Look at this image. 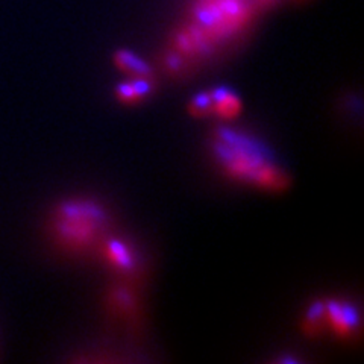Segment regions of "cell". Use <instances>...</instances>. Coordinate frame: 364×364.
<instances>
[{
  "label": "cell",
  "instance_id": "8fae6325",
  "mask_svg": "<svg viewBox=\"0 0 364 364\" xmlns=\"http://www.w3.org/2000/svg\"><path fill=\"white\" fill-rule=\"evenodd\" d=\"M187 112L195 119H207L213 116V99L210 91H199L187 104Z\"/></svg>",
  "mask_w": 364,
  "mask_h": 364
},
{
  "label": "cell",
  "instance_id": "6da1fadb",
  "mask_svg": "<svg viewBox=\"0 0 364 364\" xmlns=\"http://www.w3.org/2000/svg\"><path fill=\"white\" fill-rule=\"evenodd\" d=\"M210 144L213 159L230 179L269 193H284L290 188V175L254 136L219 127L213 132Z\"/></svg>",
  "mask_w": 364,
  "mask_h": 364
},
{
  "label": "cell",
  "instance_id": "ba28073f",
  "mask_svg": "<svg viewBox=\"0 0 364 364\" xmlns=\"http://www.w3.org/2000/svg\"><path fill=\"white\" fill-rule=\"evenodd\" d=\"M112 63L127 77H156L155 67L129 49L114 52Z\"/></svg>",
  "mask_w": 364,
  "mask_h": 364
},
{
  "label": "cell",
  "instance_id": "8992f818",
  "mask_svg": "<svg viewBox=\"0 0 364 364\" xmlns=\"http://www.w3.org/2000/svg\"><path fill=\"white\" fill-rule=\"evenodd\" d=\"M156 90V77H127L119 82L114 96L122 105L134 107L149 99Z\"/></svg>",
  "mask_w": 364,
  "mask_h": 364
},
{
  "label": "cell",
  "instance_id": "3957f363",
  "mask_svg": "<svg viewBox=\"0 0 364 364\" xmlns=\"http://www.w3.org/2000/svg\"><path fill=\"white\" fill-rule=\"evenodd\" d=\"M96 257L104 263L116 279L140 287L146 277V266L136 246L127 237L109 232L100 243Z\"/></svg>",
  "mask_w": 364,
  "mask_h": 364
},
{
  "label": "cell",
  "instance_id": "30bf717a",
  "mask_svg": "<svg viewBox=\"0 0 364 364\" xmlns=\"http://www.w3.org/2000/svg\"><path fill=\"white\" fill-rule=\"evenodd\" d=\"M159 68L167 75L172 77H184L190 72H193L196 68V65L190 63L186 56H182L181 53L175 52L173 49L166 48L159 56Z\"/></svg>",
  "mask_w": 364,
  "mask_h": 364
},
{
  "label": "cell",
  "instance_id": "7a4b0ae2",
  "mask_svg": "<svg viewBox=\"0 0 364 364\" xmlns=\"http://www.w3.org/2000/svg\"><path fill=\"white\" fill-rule=\"evenodd\" d=\"M112 231L108 207L93 196L64 198L49 213V240L64 255H96L100 243Z\"/></svg>",
  "mask_w": 364,
  "mask_h": 364
},
{
  "label": "cell",
  "instance_id": "9c48e42d",
  "mask_svg": "<svg viewBox=\"0 0 364 364\" xmlns=\"http://www.w3.org/2000/svg\"><path fill=\"white\" fill-rule=\"evenodd\" d=\"M299 328L302 334L309 338H318L325 333H328L323 299H314L305 306V311L299 322Z\"/></svg>",
  "mask_w": 364,
  "mask_h": 364
},
{
  "label": "cell",
  "instance_id": "5b68a950",
  "mask_svg": "<svg viewBox=\"0 0 364 364\" xmlns=\"http://www.w3.org/2000/svg\"><path fill=\"white\" fill-rule=\"evenodd\" d=\"M323 301L328 333L346 343L360 340L361 316L357 305L345 298H326Z\"/></svg>",
  "mask_w": 364,
  "mask_h": 364
},
{
  "label": "cell",
  "instance_id": "277c9868",
  "mask_svg": "<svg viewBox=\"0 0 364 364\" xmlns=\"http://www.w3.org/2000/svg\"><path fill=\"white\" fill-rule=\"evenodd\" d=\"M104 306L111 321L136 326L143 318V304L139 287L127 281L116 279L107 289Z\"/></svg>",
  "mask_w": 364,
  "mask_h": 364
},
{
  "label": "cell",
  "instance_id": "52a82bcc",
  "mask_svg": "<svg viewBox=\"0 0 364 364\" xmlns=\"http://www.w3.org/2000/svg\"><path fill=\"white\" fill-rule=\"evenodd\" d=\"M213 99V116L220 122H232L242 114L243 102L230 87H215L210 90Z\"/></svg>",
  "mask_w": 364,
  "mask_h": 364
}]
</instances>
